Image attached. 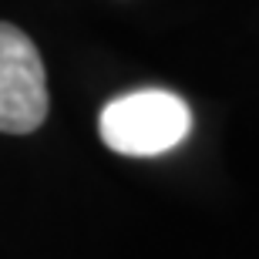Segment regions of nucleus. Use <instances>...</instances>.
<instances>
[{
    "label": "nucleus",
    "instance_id": "nucleus-1",
    "mask_svg": "<svg viewBox=\"0 0 259 259\" xmlns=\"http://www.w3.org/2000/svg\"><path fill=\"white\" fill-rule=\"evenodd\" d=\"M192 128V111L179 95L165 88L128 91L101 108L98 135L118 155L155 158L182 145Z\"/></svg>",
    "mask_w": 259,
    "mask_h": 259
},
{
    "label": "nucleus",
    "instance_id": "nucleus-2",
    "mask_svg": "<svg viewBox=\"0 0 259 259\" xmlns=\"http://www.w3.org/2000/svg\"><path fill=\"white\" fill-rule=\"evenodd\" d=\"M48 108V74L34 40L20 27L0 20V132H37Z\"/></svg>",
    "mask_w": 259,
    "mask_h": 259
}]
</instances>
